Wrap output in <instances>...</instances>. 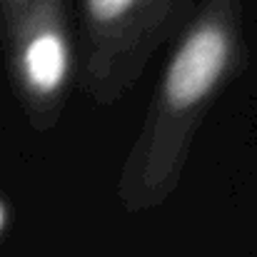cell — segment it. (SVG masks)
Instances as JSON below:
<instances>
[{
	"instance_id": "cell-1",
	"label": "cell",
	"mask_w": 257,
	"mask_h": 257,
	"mask_svg": "<svg viewBox=\"0 0 257 257\" xmlns=\"http://www.w3.org/2000/svg\"><path fill=\"white\" fill-rule=\"evenodd\" d=\"M227 58L225 38L217 28L197 30L177 53L168 75V97L170 102L185 107L205 97V92L220 78Z\"/></svg>"
},
{
	"instance_id": "cell-2",
	"label": "cell",
	"mask_w": 257,
	"mask_h": 257,
	"mask_svg": "<svg viewBox=\"0 0 257 257\" xmlns=\"http://www.w3.org/2000/svg\"><path fill=\"white\" fill-rule=\"evenodd\" d=\"M25 68L33 85L53 90L65 73V48L58 35H40L25 53Z\"/></svg>"
},
{
	"instance_id": "cell-3",
	"label": "cell",
	"mask_w": 257,
	"mask_h": 257,
	"mask_svg": "<svg viewBox=\"0 0 257 257\" xmlns=\"http://www.w3.org/2000/svg\"><path fill=\"white\" fill-rule=\"evenodd\" d=\"M87 3H90V10H92L95 18H100V20H112V18H117L120 13H125L133 0H87Z\"/></svg>"
},
{
	"instance_id": "cell-4",
	"label": "cell",
	"mask_w": 257,
	"mask_h": 257,
	"mask_svg": "<svg viewBox=\"0 0 257 257\" xmlns=\"http://www.w3.org/2000/svg\"><path fill=\"white\" fill-rule=\"evenodd\" d=\"M0 222H3V215H0Z\"/></svg>"
}]
</instances>
